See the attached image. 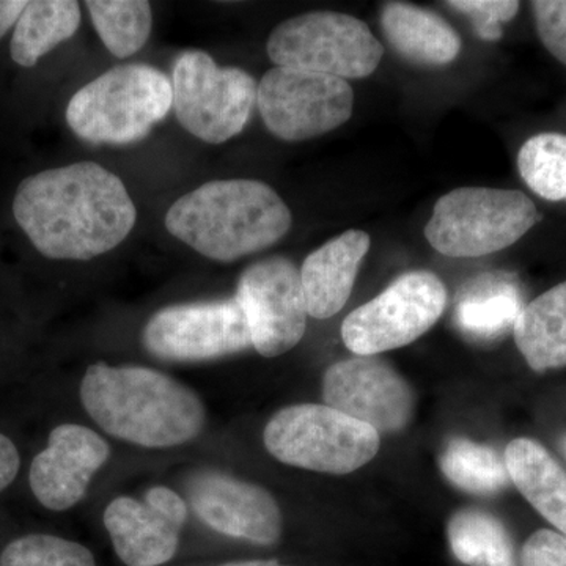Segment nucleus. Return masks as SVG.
Here are the masks:
<instances>
[{"mask_svg":"<svg viewBox=\"0 0 566 566\" xmlns=\"http://www.w3.org/2000/svg\"><path fill=\"white\" fill-rule=\"evenodd\" d=\"M13 214L41 255L73 262H87L117 248L137 221L125 182L91 161L22 180Z\"/></svg>","mask_w":566,"mask_h":566,"instance_id":"1","label":"nucleus"},{"mask_svg":"<svg viewBox=\"0 0 566 566\" xmlns=\"http://www.w3.org/2000/svg\"><path fill=\"white\" fill-rule=\"evenodd\" d=\"M81 401L112 438L147 449H169L202 433L207 411L191 387L136 365L93 364L81 382Z\"/></svg>","mask_w":566,"mask_h":566,"instance_id":"2","label":"nucleus"},{"mask_svg":"<svg viewBox=\"0 0 566 566\" xmlns=\"http://www.w3.org/2000/svg\"><path fill=\"white\" fill-rule=\"evenodd\" d=\"M292 211L266 182H205L167 211V232L214 262L232 263L271 248L292 229Z\"/></svg>","mask_w":566,"mask_h":566,"instance_id":"3","label":"nucleus"},{"mask_svg":"<svg viewBox=\"0 0 566 566\" xmlns=\"http://www.w3.org/2000/svg\"><path fill=\"white\" fill-rule=\"evenodd\" d=\"M172 82L144 63L115 66L74 93L66 123L93 145H128L145 139L172 109Z\"/></svg>","mask_w":566,"mask_h":566,"instance_id":"4","label":"nucleus"},{"mask_svg":"<svg viewBox=\"0 0 566 566\" xmlns=\"http://www.w3.org/2000/svg\"><path fill=\"white\" fill-rule=\"evenodd\" d=\"M264 447L283 464L322 474H352L379 452V433L327 405H294L264 428Z\"/></svg>","mask_w":566,"mask_h":566,"instance_id":"5","label":"nucleus"},{"mask_svg":"<svg viewBox=\"0 0 566 566\" xmlns=\"http://www.w3.org/2000/svg\"><path fill=\"white\" fill-rule=\"evenodd\" d=\"M538 221L524 192L458 188L436 202L424 237L442 255L476 259L515 244Z\"/></svg>","mask_w":566,"mask_h":566,"instance_id":"6","label":"nucleus"},{"mask_svg":"<svg viewBox=\"0 0 566 566\" xmlns=\"http://www.w3.org/2000/svg\"><path fill=\"white\" fill-rule=\"evenodd\" d=\"M268 55L275 66L363 80L381 63L385 48L364 21L337 11H311L271 32Z\"/></svg>","mask_w":566,"mask_h":566,"instance_id":"7","label":"nucleus"},{"mask_svg":"<svg viewBox=\"0 0 566 566\" xmlns=\"http://www.w3.org/2000/svg\"><path fill=\"white\" fill-rule=\"evenodd\" d=\"M172 107L186 132L219 145L243 132L259 85L241 69L219 66L203 51L178 55L172 70Z\"/></svg>","mask_w":566,"mask_h":566,"instance_id":"8","label":"nucleus"},{"mask_svg":"<svg viewBox=\"0 0 566 566\" xmlns=\"http://www.w3.org/2000/svg\"><path fill=\"white\" fill-rule=\"evenodd\" d=\"M447 290L430 271H411L390 283L342 324V338L356 356H378L422 337L444 314Z\"/></svg>","mask_w":566,"mask_h":566,"instance_id":"9","label":"nucleus"},{"mask_svg":"<svg viewBox=\"0 0 566 566\" xmlns=\"http://www.w3.org/2000/svg\"><path fill=\"white\" fill-rule=\"evenodd\" d=\"M256 104L270 133L282 140L303 142L348 122L354 92L342 77L274 66L259 84Z\"/></svg>","mask_w":566,"mask_h":566,"instance_id":"10","label":"nucleus"},{"mask_svg":"<svg viewBox=\"0 0 566 566\" xmlns=\"http://www.w3.org/2000/svg\"><path fill=\"white\" fill-rule=\"evenodd\" d=\"M145 349L175 363L219 359L251 348V331L237 297L170 305L142 331Z\"/></svg>","mask_w":566,"mask_h":566,"instance_id":"11","label":"nucleus"},{"mask_svg":"<svg viewBox=\"0 0 566 566\" xmlns=\"http://www.w3.org/2000/svg\"><path fill=\"white\" fill-rule=\"evenodd\" d=\"M234 297L243 308L256 353L277 357L303 340L308 315L303 283L300 270L285 256H270L245 268Z\"/></svg>","mask_w":566,"mask_h":566,"instance_id":"12","label":"nucleus"},{"mask_svg":"<svg viewBox=\"0 0 566 566\" xmlns=\"http://www.w3.org/2000/svg\"><path fill=\"white\" fill-rule=\"evenodd\" d=\"M323 398L331 408L378 433H398L415 412L411 387L378 356H356L331 365L323 378Z\"/></svg>","mask_w":566,"mask_h":566,"instance_id":"13","label":"nucleus"},{"mask_svg":"<svg viewBox=\"0 0 566 566\" xmlns=\"http://www.w3.org/2000/svg\"><path fill=\"white\" fill-rule=\"evenodd\" d=\"M188 517L185 501L167 486H155L145 501L122 495L104 510V526L115 553L128 566H159L172 560Z\"/></svg>","mask_w":566,"mask_h":566,"instance_id":"14","label":"nucleus"},{"mask_svg":"<svg viewBox=\"0 0 566 566\" xmlns=\"http://www.w3.org/2000/svg\"><path fill=\"white\" fill-rule=\"evenodd\" d=\"M193 512L219 534L270 546L282 535V512L270 491L221 472H203L189 483Z\"/></svg>","mask_w":566,"mask_h":566,"instance_id":"15","label":"nucleus"},{"mask_svg":"<svg viewBox=\"0 0 566 566\" xmlns=\"http://www.w3.org/2000/svg\"><path fill=\"white\" fill-rule=\"evenodd\" d=\"M109 457V444L91 428L59 424L51 431L46 449L33 458L29 474L32 493L48 510L65 512L80 504L93 475Z\"/></svg>","mask_w":566,"mask_h":566,"instance_id":"16","label":"nucleus"},{"mask_svg":"<svg viewBox=\"0 0 566 566\" xmlns=\"http://www.w3.org/2000/svg\"><path fill=\"white\" fill-rule=\"evenodd\" d=\"M368 249V233L348 230L304 260L300 273L308 315L327 319L345 307Z\"/></svg>","mask_w":566,"mask_h":566,"instance_id":"17","label":"nucleus"},{"mask_svg":"<svg viewBox=\"0 0 566 566\" xmlns=\"http://www.w3.org/2000/svg\"><path fill=\"white\" fill-rule=\"evenodd\" d=\"M381 28L394 51L416 65H449L461 51L460 35L444 18L412 3L387 2Z\"/></svg>","mask_w":566,"mask_h":566,"instance_id":"18","label":"nucleus"},{"mask_svg":"<svg viewBox=\"0 0 566 566\" xmlns=\"http://www.w3.org/2000/svg\"><path fill=\"white\" fill-rule=\"evenodd\" d=\"M504 461L510 482L547 523L566 535V474L560 464L545 447L528 438L510 442Z\"/></svg>","mask_w":566,"mask_h":566,"instance_id":"19","label":"nucleus"},{"mask_svg":"<svg viewBox=\"0 0 566 566\" xmlns=\"http://www.w3.org/2000/svg\"><path fill=\"white\" fill-rule=\"evenodd\" d=\"M513 334L532 370L566 367V282L524 305Z\"/></svg>","mask_w":566,"mask_h":566,"instance_id":"20","label":"nucleus"},{"mask_svg":"<svg viewBox=\"0 0 566 566\" xmlns=\"http://www.w3.org/2000/svg\"><path fill=\"white\" fill-rule=\"evenodd\" d=\"M523 308V296L515 283L486 275L476 279L461 294L455 323L468 337L491 342L515 327Z\"/></svg>","mask_w":566,"mask_h":566,"instance_id":"21","label":"nucleus"},{"mask_svg":"<svg viewBox=\"0 0 566 566\" xmlns=\"http://www.w3.org/2000/svg\"><path fill=\"white\" fill-rule=\"evenodd\" d=\"M81 25V6L74 0L28 2L11 36L14 63L31 69L43 55L70 40Z\"/></svg>","mask_w":566,"mask_h":566,"instance_id":"22","label":"nucleus"},{"mask_svg":"<svg viewBox=\"0 0 566 566\" xmlns=\"http://www.w3.org/2000/svg\"><path fill=\"white\" fill-rule=\"evenodd\" d=\"M453 556L469 566H516L504 524L482 510H461L447 527Z\"/></svg>","mask_w":566,"mask_h":566,"instance_id":"23","label":"nucleus"},{"mask_svg":"<svg viewBox=\"0 0 566 566\" xmlns=\"http://www.w3.org/2000/svg\"><path fill=\"white\" fill-rule=\"evenodd\" d=\"M93 28L115 57L137 54L150 39L151 6L145 0H88Z\"/></svg>","mask_w":566,"mask_h":566,"instance_id":"24","label":"nucleus"},{"mask_svg":"<svg viewBox=\"0 0 566 566\" xmlns=\"http://www.w3.org/2000/svg\"><path fill=\"white\" fill-rule=\"evenodd\" d=\"M439 465L450 483L468 493L495 494L510 483L505 461L499 453L469 439H452L446 446Z\"/></svg>","mask_w":566,"mask_h":566,"instance_id":"25","label":"nucleus"},{"mask_svg":"<svg viewBox=\"0 0 566 566\" xmlns=\"http://www.w3.org/2000/svg\"><path fill=\"white\" fill-rule=\"evenodd\" d=\"M517 169L524 182L551 202L566 200V136L542 133L531 137L517 153Z\"/></svg>","mask_w":566,"mask_h":566,"instance_id":"26","label":"nucleus"},{"mask_svg":"<svg viewBox=\"0 0 566 566\" xmlns=\"http://www.w3.org/2000/svg\"><path fill=\"white\" fill-rule=\"evenodd\" d=\"M0 566H96L91 549L54 535H25L0 554Z\"/></svg>","mask_w":566,"mask_h":566,"instance_id":"27","label":"nucleus"},{"mask_svg":"<svg viewBox=\"0 0 566 566\" xmlns=\"http://www.w3.org/2000/svg\"><path fill=\"white\" fill-rule=\"evenodd\" d=\"M447 6L471 18L479 39L497 41L504 35L502 24L516 17L521 3L515 0H453Z\"/></svg>","mask_w":566,"mask_h":566,"instance_id":"28","label":"nucleus"},{"mask_svg":"<svg viewBox=\"0 0 566 566\" xmlns=\"http://www.w3.org/2000/svg\"><path fill=\"white\" fill-rule=\"evenodd\" d=\"M532 10L539 40L566 66V0H536Z\"/></svg>","mask_w":566,"mask_h":566,"instance_id":"29","label":"nucleus"},{"mask_svg":"<svg viewBox=\"0 0 566 566\" xmlns=\"http://www.w3.org/2000/svg\"><path fill=\"white\" fill-rule=\"evenodd\" d=\"M521 566H566V535L549 528L536 531L524 543Z\"/></svg>","mask_w":566,"mask_h":566,"instance_id":"30","label":"nucleus"},{"mask_svg":"<svg viewBox=\"0 0 566 566\" xmlns=\"http://www.w3.org/2000/svg\"><path fill=\"white\" fill-rule=\"evenodd\" d=\"M21 458L17 446L0 433V493L9 488L20 472Z\"/></svg>","mask_w":566,"mask_h":566,"instance_id":"31","label":"nucleus"},{"mask_svg":"<svg viewBox=\"0 0 566 566\" xmlns=\"http://www.w3.org/2000/svg\"><path fill=\"white\" fill-rule=\"evenodd\" d=\"M28 2L24 0H0V39L17 25Z\"/></svg>","mask_w":566,"mask_h":566,"instance_id":"32","label":"nucleus"},{"mask_svg":"<svg viewBox=\"0 0 566 566\" xmlns=\"http://www.w3.org/2000/svg\"><path fill=\"white\" fill-rule=\"evenodd\" d=\"M219 566H289L279 564L275 560H245V562H230V564H223Z\"/></svg>","mask_w":566,"mask_h":566,"instance_id":"33","label":"nucleus"},{"mask_svg":"<svg viewBox=\"0 0 566 566\" xmlns=\"http://www.w3.org/2000/svg\"><path fill=\"white\" fill-rule=\"evenodd\" d=\"M562 447H564V452L566 455V434L564 436V438H562Z\"/></svg>","mask_w":566,"mask_h":566,"instance_id":"34","label":"nucleus"}]
</instances>
